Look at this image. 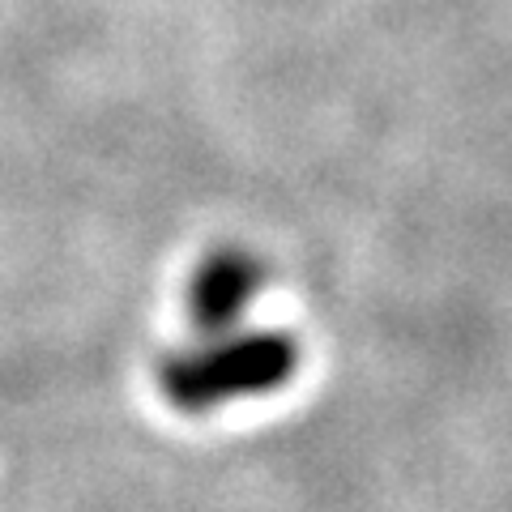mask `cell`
Listing matches in <instances>:
<instances>
[{"mask_svg":"<svg viewBox=\"0 0 512 512\" xmlns=\"http://www.w3.org/2000/svg\"><path fill=\"white\" fill-rule=\"evenodd\" d=\"M256 291H261V265L248 252L222 248L214 256H205L188 282V320L201 333L218 338V333H227L248 312Z\"/></svg>","mask_w":512,"mask_h":512,"instance_id":"7a4b0ae2","label":"cell"},{"mask_svg":"<svg viewBox=\"0 0 512 512\" xmlns=\"http://www.w3.org/2000/svg\"><path fill=\"white\" fill-rule=\"evenodd\" d=\"M299 367V346L291 333L252 329L239 338H214L180 350L158 363V389L184 414L218 410L239 397H261L282 389Z\"/></svg>","mask_w":512,"mask_h":512,"instance_id":"6da1fadb","label":"cell"}]
</instances>
